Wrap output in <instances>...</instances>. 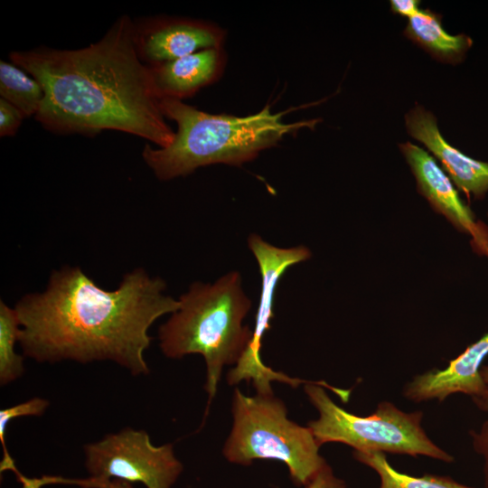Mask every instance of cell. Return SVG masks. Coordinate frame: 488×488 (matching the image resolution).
I'll return each mask as SVG.
<instances>
[{"mask_svg":"<svg viewBox=\"0 0 488 488\" xmlns=\"http://www.w3.org/2000/svg\"><path fill=\"white\" fill-rule=\"evenodd\" d=\"M42 84L13 62L0 61V99L27 117L36 116L44 100Z\"/></svg>","mask_w":488,"mask_h":488,"instance_id":"cell-15","label":"cell"},{"mask_svg":"<svg viewBox=\"0 0 488 488\" xmlns=\"http://www.w3.org/2000/svg\"><path fill=\"white\" fill-rule=\"evenodd\" d=\"M21 324L17 313L4 301L0 302V384L7 385L24 372L23 356L15 352Z\"/></svg>","mask_w":488,"mask_h":488,"instance_id":"cell-17","label":"cell"},{"mask_svg":"<svg viewBox=\"0 0 488 488\" xmlns=\"http://www.w3.org/2000/svg\"><path fill=\"white\" fill-rule=\"evenodd\" d=\"M248 245L257 260L261 276L259 305L250 343L245 352L227 376L230 384L242 380H251L259 394H273L271 381L279 380L293 387L304 382L265 366L260 358L261 340L270 328L277 285L283 274L292 266L307 260L310 250L303 246L280 248L264 240L258 234H250Z\"/></svg>","mask_w":488,"mask_h":488,"instance_id":"cell-8","label":"cell"},{"mask_svg":"<svg viewBox=\"0 0 488 488\" xmlns=\"http://www.w3.org/2000/svg\"><path fill=\"white\" fill-rule=\"evenodd\" d=\"M399 148L416 178L418 192L457 229L473 233L476 230L473 212L436 159L410 142L400 144Z\"/></svg>","mask_w":488,"mask_h":488,"instance_id":"cell-13","label":"cell"},{"mask_svg":"<svg viewBox=\"0 0 488 488\" xmlns=\"http://www.w3.org/2000/svg\"><path fill=\"white\" fill-rule=\"evenodd\" d=\"M481 375L483 380L485 381V383L488 385V365L482 366Z\"/></svg>","mask_w":488,"mask_h":488,"instance_id":"cell-22","label":"cell"},{"mask_svg":"<svg viewBox=\"0 0 488 488\" xmlns=\"http://www.w3.org/2000/svg\"><path fill=\"white\" fill-rule=\"evenodd\" d=\"M442 16L430 9H419L408 18L404 34L436 60L442 62L460 61L472 44L465 34L452 35L442 26Z\"/></svg>","mask_w":488,"mask_h":488,"instance_id":"cell-14","label":"cell"},{"mask_svg":"<svg viewBox=\"0 0 488 488\" xmlns=\"http://www.w3.org/2000/svg\"><path fill=\"white\" fill-rule=\"evenodd\" d=\"M321 385L347 401L351 391L325 382H307L305 391L319 412L307 427L321 446L329 442L348 445L360 452H381L411 456L424 455L445 463L454 457L436 445L421 426L422 411L405 412L389 401L380 402L370 416L360 417L336 405Z\"/></svg>","mask_w":488,"mask_h":488,"instance_id":"cell-6","label":"cell"},{"mask_svg":"<svg viewBox=\"0 0 488 488\" xmlns=\"http://www.w3.org/2000/svg\"><path fill=\"white\" fill-rule=\"evenodd\" d=\"M25 116L11 103L0 99V136H14Z\"/></svg>","mask_w":488,"mask_h":488,"instance_id":"cell-19","label":"cell"},{"mask_svg":"<svg viewBox=\"0 0 488 488\" xmlns=\"http://www.w3.org/2000/svg\"><path fill=\"white\" fill-rule=\"evenodd\" d=\"M178 300L179 308L159 328V346L172 359L202 355L209 405L223 367L237 364L250 343L252 331L242 322L251 300L238 271L229 272L211 284L194 282Z\"/></svg>","mask_w":488,"mask_h":488,"instance_id":"cell-4","label":"cell"},{"mask_svg":"<svg viewBox=\"0 0 488 488\" xmlns=\"http://www.w3.org/2000/svg\"><path fill=\"white\" fill-rule=\"evenodd\" d=\"M233 427L223 454L231 463L248 465L255 459L286 465L296 485H306L327 464L311 429L287 418L285 404L273 394L249 397L236 389Z\"/></svg>","mask_w":488,"mask_h":488,"instance_id":"cell-5","label":"cell"},{"mask_svg":"<svg viewBox=\"0 0 488 488\" xmlns=\"http://www.w3.org/2000/svg\"><path fill=\"white\" fill-rule=\"evenodd\" d=\"M134 19L118 17L98 41L76 50L38 46L13 51L11 62L35 78L44 100L34 117L60 135L117 130L160 148L175 132L163 115L150 70L138 56Z\"/></svg>","mask_w":488,"mask_h":488,"instance_id":"cell-2","label":"cell"},{"mask_svg":"<svg viewBox=\"0 0 488 488\" xmlns=\"http://www.w3.org/2000/svg\"><path fill=\"white\" fill-rule=\"evenodd\" d=\"M165 289L164 279L141 267L106 290L80 267L65 266L52 273L44 291L24 295L14 306L23 353L41 363L110 361L133 376L147 375L148 330L180 305Z\"/></svg>","mask_w":488,"mask_h":488,"instance_id":"cell-1","label":"cell"},{"mask_svg":"<svg viewBox=\"0 0 488 488\" xmlns=\"http://www.w3.org/2000/svg\"><path fill=\"white\" fill-rule=\"evenodd\" d=\"M159 104L164 117L176 123L177 132L164 148L145 145L142 157L162 181L185 176L211 164L239 166L277 145L286 135L313 128L318 122L286 123V111L273 113L269 105L253 115L237 117L210 114L168 98L160 99Z\"/></svg>","mask_w":488,"mask_h":488,"instance_id":"cell-3","label":"cell"},{"mask_svg":"<svg viewBox=\"0 0 488 488\" xmlns=\"http://www.w3.org/2000/svg\"><path fill=\"white\" fill-rule=\"evenodd\" d=\"M85 465L99 488H171L183 470L172 444L155 446L145 430L125 427L84 446Z\"/></svg>","mask_w":488,"mask_h":488,"instance_id":"cell-7","label":"cell"},{"mask_svg":"<svg viewBox=\"0 0 488 488\" xmlns=\"http://www.w3.org/2000/svg\"><path fill=\"white\" fill-rule=\"evenodd\" d=\"M487 355L488 333L452 360L446 369H432L415 376L404 386L403 396L414 402L443 401L454 393L480 398L488 391L481 375L482 363Z\"/></svg>","mask_w":488,"mask_h":488,"instance_id":"cell-10","label":"cell"},{"mask_svg":"<svg viewBox=\"0 0 488 488\" xmlns=\"http://www.w3.org/2000/svg\"><path fill=\"white\" fill-rule=\"evenodd\" d=\"M408 134L423 143L455 184L482 198L488 191V163L474 160L452 146L441 135L436 117L417 105L405 116Z\"/></svg>","mask_w":488,"mask_h":488,"instance_id":"cell-11","label":"cell"},{"mask_svg":"<svg viewBox=\"0 0 488 488\" xmlns=\"http://www.w3.org/2000/svg\"><path fill=\"white\" fill-rule=\"evenodd\" d=\"M305 488H346L343 480L336 477L329 465H325L305 485Z\"/></svg>","mask_w":488,"mask_h":488,"instance_id":"cell-20","label":"cell"},{"mask_svg":"<svg viewBox=\"0 0 488 488\" xmlns=\"http://www.w3.org/2000/svg\"><path fill=\"white\" fill-rule=\"evenodd\" d=\"M141 61L154 65L207 49H221L226 32L211 22L187 17L150 16L134 20Z\"/></svg>","mask_w":488,"mask_h":488,"instance_id":"cell-9","label":"cell"},{"mask_svg":"<svg viewBox=\"0 0 488 488\" xmlns=\"http://www.w3.org/2000/svg\"><path fill=\"white\" fill-rule=\"evenodd\" d=\"M80 488H86V487H82V486H80Z\"/></svg>","mask_w":488,"mask_h":488,"instance_id":"cell-23","label":"cell"},{"mask_svg":"<svg viewBox=\"0 0 488 488\" xmlns=\"http://www.w3.org/2000/svg\"><path fill=\"white\" fill-rule=\"evenodd\" d=\"M226 55L221 49L202 50L182 58L148 65L157 97L183 100L217 81Z\"/></svg>","mask_w":488,"mask_h":488,"instance_id":"cell-12","label":"cell"},{"mask_svg":"<svg viewBox=\"0 0 488 488\" xmlns=\"http://www.w3.org/2000/svg\"><path fill=\"white\" fill-rule=\"evenodd\" d=\"M419 3L418 0H391L390 8L392 13L409 18L419 10Z\"/></svg>","mask_w":488,"mask_h":488,"instance_id":"cell-21","label":"cell"},{"mask_svg":"<svg viewBox=\"0 0 488 488\" xmlns=\"http://www.w3.org/2000/svg\"><path fill=\"white\" fill-rule=\"evenodd\" d=\"M358 462L369 466L380 478L379 488H473L460 483L449 476L424 474L414 476L400 473L391 466L381 452H360L353 450Z\"/></svg>","mask_w":488,"mask_h":488,"instance_id":"cell-16","label":"cell"},{"mask_svg":"<svg viewBox=\"0 0 488 488\" xmlns=\"http://www.w3.org/2000/svg\"><path fill=\"white\" fill-rule=\"evenodd\" d=\"M474 404L487 414V418L477 430H471L473 448L483 460V488H488V391L473 399Z\"/></svg>","mask_w":488,"mask_h":488,"instance_id":"cell-18","label":"cell"}]
</instances>
